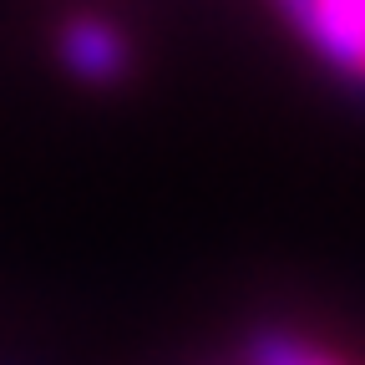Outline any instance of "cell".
<instances>
[{
	"label": "cell",
	"mask_w": 365,
	"mask_h": 365,
	"mask_svg": "<svg viewBox=\"0 0 365 365\" xmlns=\"http://www.w3.org/2000/svg\"><path fill=\"white\" fill-rule=\"evenodd\" d=\"M244 365H345V360L294 330H254L244 345Z\"/></svg>",
	"instance_id": "3"
},
{
	"label": "cell",
	"mask_w": 365,
	"mask_h": 365,
	"mask_svg": "<svg viewBox=\"0 0 365 365\" xmlns=\"http://www.w3.org/2000/svg\"><path fill=\"white\" fill-rule=\"evenodd\" d=\"M56 61L66 66L71 81L81 86H122L132 76V36L112 21V16H66L56 26Z\"/></svg>",
	"instance_id": "2"
},
{
	"label": "cell",
	"mask_w": 365,
	"mask_h": 365,
	"mask_svg": "<svg viewBox=\"0 0 365 365\" xmlns=\"http://www.w3.org/2000/svg\"><path fill=\"white\" fill-rule=\"evenodd\" d=\"M279 21L314 61L365 86V0H289L279 6Z\"/></svg>",
	"instance_id": "1"
}]
</instances>
